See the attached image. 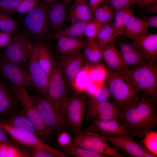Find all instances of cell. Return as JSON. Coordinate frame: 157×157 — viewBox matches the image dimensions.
<instances>
[{
  "instance_id": "9",
  "label": "cell",
  "mask_w": 157,
  "mask_h": 157,
  "mask_svg": "<svg viewBox=\"0 0 157 157\" xmlns=\"http://www.w3.org/2000/svg\"><path fill=\"white\" fill-rule=\"evenodd\" d=\"M49 6L39 4L27 14L23 21L28 35L35 40L41 39L47 32L49 22L48 17Z\"/></svg>"
},
{
  "instance_id": "34",
  "label": "cell",
  "mask_w": 157,
  "mask_h": 157,
  "mask_svg": "<svg viewBox=\"0 0 157 157\" xmlns=\"http://www.w3.org/2000/svg\"><path fill=\"white\" fill-rule=\"evenodd\" d=\"M113 23L104 24L98 33L95 40L103 50L112 40L113 34Z\"/></svg>"
},
{
  "instance_id": "43",
  "label": "cell",
  "mask_w": 157,
  "mask_h": 157,
  "mask_svg": "<svg viewBox=\"0 0 157 157\" xmlns=\"http://www.w3.org/2000/svg\"><path fill=\"white\" fill-rule=\"evenodd\" d=\"M39 0H22L18 7L16 13L20 14H27L39 4Z\"/></svg>"
},
{
  "instance_id": "5",
  "label": "cell",
  "mask_w": 157,
  "mask_h": 157,
  "mask_svg": "<svg viewBox=\"0 0 157 157\" xmlns=\"http://www.w3.org/2000/svg\"><path fill=\"white\" fill-rule=\"evenodd\" d=\"M86 103V98L83 93H72L59 107V110L75 135L81 130Z\"/></svg>"
},
{
  "instance_id": "38",
  "label": "cell",
  "mask_w": 157,
  "mask_h": 157,
  "mask_svg": "<svg viewBox=\"0 0 157 157\" xmlns=\"http://www.w3.org/2000/svg\"><path fill=\"white\" fill-rule=\"evenodd\" d=\"M31 156L34 157H65L68 156L64 151L54 148L51 149L33 148Z\"/></svg>"
},
{
  "instance_id": "33",
  "label": "cell",
  "mask_w": 157,
  "mask_h": 157,
  "mask_svg": "<svg viewBox=\"0 0 157 157\" xmlns=\"http://www.w3.org/2000/svg\"><path fill=\"white\" fill-rule=\"evenodd\" d=\"M94 17L104 24L112 22L114 18V11L106 3H103L94 11Z\"/></svg>"
},
{
  "instance_id": "15",
  "label": "cell",
  "mask_w": 157,
  "mask_h": 157,
  "mask_svg": "<svg viewBox=\"0 0 157 157\" xmlns=\"http://www.w3.org/2000/svg\"><path fill=\"white\" fill-rule=\"evenodd\" d=\"M57 61L72 89L76 76L86 64L83 53L62 55Z\"/></svg>"
},
{
  "instance_id": "28",
  "label": "cell",
  "mask_w": 157,
  "mask_h": 157,
  "mask_svg": "<svg viewBox=\"0 0 157 157\" xmlns=\"http://www.w3.org/2000/svg\"><path fill=\"white\" fill-rule=\"evenodd\" d=\"M133 15V10L130 7L114 12L112 41L115 40L116 38L121 35L127 21Z\"/></svg>"
},
{
  "instance_id": "45",
  "label": "cell",
  "mask_w": 157,
  "mask_h": 157,
  "mask_svg": "<svg viewBox=\"0 0 157 157\" xmlns=\"http://www.w3.org/2000/svg\"><path fill=\"white\" fill-rule=\"evenodd\" d=\"M12 34L1 32H0V48L7 47L12 40Z\"/></svg>"
},
{
  "instance_id": "30",
  "label": "cell",
  "mask_w": 157,
  "mask_h": 157,
  "mask_svg": "<svg viewBox=\"0 0 157 157\" xmlns=\"http://www.w3.org/2000/svg\"><path fill=\"white\" fill-rule=\"evenodd\" d=\"M88 22H81L72 23L69 26L56 33L53 35V38L57 40L62 37L81 38V36H83Z\"/></svg>"
},
{
  "instance_id": "50",
  "label": "cell",
  "mask_w": 157,
  "mask_h": 157,
  "mask_svg": "<svg viewBox=\"0 0 157 157\" xmlns=\"http://www.w3.org/2000/svg\"><path fill=\"white\" fill-rule=\"evenodd\" d=\"M156 1L157 0H138L136 4L141 8H145Z\"/></svg>"
},
{
  "instance_id": "12",
  "label": "cell",
  "mask_w": 157,
  "mask_h": 157,
  "mask_svg": "<svg viewBox=\"0 0 157 157\" xmlns=\"http://www.w3.org/2000/svg\"><path fill=\"white\" fill-rule=\"evenodd\" d=\"M37 51V43L34 44L28 60V67L32 86L47 98L49 77L38 62Z\"/></svg>"
},
{
  "instance_id": "22",
  "label": "cell",
  "mask_w": 157,
  "mask_h": 157,
  "mask_svg": "<svg viewBox=\"0 0 157 157\" xmlns=\"http://www.w3.org/2000/svg\"><path fill=\"white\" fill-rule=\"evenodd\" d=\"M115 41H111L108 46L103 50V59L107 67L120 72L127 67L115 44Z\"/></svg>"
},
{
  "instance_id": "48",
  "label": "cell",
  "mask_w": 157,
  "mask_h": 157,
  "mask_svg": "<svg viewBox=\"0 0 157 157\" xmlns=\"http://www.w3.org/2000/svg\"><path fill=\"white\" fill-rule=\"evenodd\" d=\"M104 1L105 0H89L88 4L93 14L95 10L104 3Z\"/></svg>"
},
{
  "instance_id": "51",
  "label": "cell",
  "mask_w": 157,
  "mask_h": 157,
  "mask_svg": "<svg viewBox=\"0 0 157 157\" xmlns=\"http://www.w3.org/2000/svg\"><path fill=\"white\" fill-rule=\"evenodd\" d=\"M8 139L7 133L0 127V144L6 142Z\"/></svg>"
},
{
  "instance_id": "21",
  "label": "cell",
  "mask_w": 157,
  "mask_h": 157,
  "mask_svg": "<svg viewBox=\"0 0 157 157\" xmlns=\"http://www.w3.org/2000/svg\"><path fill=\"white\" fill-rule=\"evenodd\" d=\"M66 6L62 2H57L49 6L48 17L49 24L55 33L62 29L66 18Z\"/></svg>"
},
{
  "instance_id": "29",
  "label": "cell",
  "mask_w": 157,
  "mask_h": 157,
  "mask_svg": "<svg viewBox=\"0 0 157 157\" xmlns=\"http://www.w3.org/2000/svg\"><path fill=\"white\" fill-rule=\"evenodd\" d=\"M37 44L38 62L49 77L52 70L53 63L50 52L45 44L41 42L37 43Z\"/></svg>"
},
{
  "instance_id": "2",
  "label": "cell",
  "mask_w": 157,
  "mask_h": 157,
  "mask_svg": "<svg viewBox=\"0 0 157 157\" xmlns=\"http://www.w3.org/2000/svg\"><path fill=\"white\" fill-rule=\"evenodd\" d=\"M119 72L139 94L148 95L157 101V65L146 63L126 68Z\"/></svg>"
},
{
  "instance_id": "13",
  "label": "cell",
  "mask_w": 157,
  "mask_h": 157,
  "mask_svg": "<svg viewBox=\"0 0 157 157\" xmlns=\"http://www.w3.org/2000/svg\"><path fill=\"white\" fill-rule=\"evenodd\" d=\"M21 105L17 96L15 88L0 75V119L15 113Z\"/></svg>"
},
{
  "instance_id": "46",
  "label": "cell",
  "mask_w": 157,
  "mask_h": 157,
  "mask_svg": "<svg viewBox=\"0 0 157 157\" xmlns=\"http://www.w3.org/2000/svg\"><path fill=\"white\" fill-rule=\"evenodd\" d=\"M141 19L148 28L150 27L157 28L156 15L144 16Z\"/></svg>"
},
{
  "instance_id": "18",
  "label": "cell",
  "mask_w": 157,
  "mask_h": 157,
  "mask_svg": "<svg viewBox=\"0 0 157 157\" xmlns=\"http://www.w3.org/2000/svg\"><path fill=\"white\" fill-rule=\"evenodd\" d=\"M110 136H120L131 134V132L117 120H98L92 122L85 130Z\"/></svg>"
},
{
  "instance_id": "40",
  "label": "cell",
  "mask_w": 157,
  "mask_h": 157,
  "mask_svg": "<svg viewBox=\"0 0 157 157\" xmlns=\"http://www.w3.org/2000/svg\"><path fill=\"white\" fill-rule=\"evenodd\" d=\"M110 97V93L107 85H104L97 90L89 101L94 103H101L109 101Z\"/></svg>"
},
{
  "instance_id": "41",
  "label": "cell",
  "mask_w": 157,
  "mask_h": 157,
  "mask_svg": "<svg viewBox=\"0 0 157 157\" xmlns=\"http://www.w3.org/2000/svg\"><path fill=\"white\" fill-rule=\"evenodd\" d=\"M22 0H0V11L8 14L16 13Z\"/></svg>"
},
{
  "instance_id": "17",
  "label": "cell",
  "mask_w": 157,
  "mask_h": 157,
  "mask_svg": "<svg viewBox=\"0 0 157 157\" xmlns=\"http://www.w3.org/2000/svg\"><path fill=\"white\" fill-rule=\"evenodd\" d=\"M117 44L119 54L127 68L147 63L141 50L133 41L121 40Z\"/></svg>"
},
{
  "instance_id": "16",
  "label": "cell",
  "mask_w": 157,
  "mask_h": 157,
  "mask_svg": "<svg viewBox=\"0 0 157 157\" xmlns=\"http://www.w3.org/2000/svg\"><path fill=\"white\" fill-rule=\"evenodd\" d=\"M121 109L109 101L96 103L89 101L87 103L86 117L92 122L98 120H117Z\"/></svg>"
},
{
  "instance_id": "42",
  "label": "cell",
  "mask_w": 157,
  "mask_h": 157,
  "mask_svg": "<svg viewBox=\"0 0 157 157\" xmlns=\"http://www.w3.org/2000/svg\"><path fill=\"white\" fill-rule=\"evenodd\" d=\"M138 0H105L104 2L110 5L114 12L122 10L130 7L137 3Z\"/></svg>"
},
{
  "instance_id": "14",
  "label": "cell",
  "mask_w": 157,
  "mask_h": 157,
  "mask_svg": "<svg viewBox=\"0 0 157 157\" xmlns=\"http://www.w3.org/2000/svg\"><path fill=\"white\" fill-rule=\"evenodd\" d=\"M96 133L104 140L110 142L118 151L130 157H142L146 149L142 142H137L129 135L116 137Z\"/></svg>"
},
{
  "instance_id": "1",
  "label": "cell",
  "mask_w": 157,
  "mask_h": 157,
  "mask_svg": "<svg viewBox=\"0 0 157 157\" xmlns=\"http://www.w3.org/2000/svg\"><path fill=\"white\" fill-rule=\"evenodd\" d=\"M139 95L135 105L121 110L117 121L130 131L131 137L143 138L157 126V101L148 95Z\"/></svg>"
},
{
  "instance_id": "7",
  "label": "cell",
  "mask_w": 157,
  "mask_h": 157,
  "mask_svg": "<svg viewBox=\"0 0 157 157\" xmlns=\"http://www.w3.org/2000/svg\"><path fill=\"white\" fill-rule=\"evenodd\" d=\"M72 90L57 61L53 60L52 70L49 76L47 99L59 110L62 102L72 94Z\"/></svg>"
},
{
  "instance_id": "32",
  "label": "cell",
  "mask_w": 157,
  "mask_h": 157,
  "mask_svg": "<svg viewBox=\"0 0 157 157\" xmlns=\"http://www.w3.org/2000/svg\"><path fill=\"white\" fill-rule=\"evenodd\" d=\"M88 65L90 81L103 86L106 80L107 72L106 67L101 63L93 65Z\"/></svg>"
},
{
  "instance_id": "55",
  "label": "cell",
  "mask_w": 157,
  "mask_h": 157,
  "mask_svg": "<svg viewBox=\"0 0 157 157\" xmlns=\"http://www.w3.org/2000/svg\"><path fill=\"white\" fill-rule=\"evenodd\" d=\"M65 0L66 2L69 3L71 1H72V0Z\"/></svg>"
},
{
  "instance_id": "56",
  "label": "cell",
  "mask_w": 157,
  "mask_h": 157,
  "mask_svg": "<svg viewBox=\"0 0 157 157\" xmlns=\"http://www.w3.org/2000/svg\"><path fill=\"white\" fill-rule=\"evenodd\" d=\"M44 0L47 1H53L55 0Z\"/></svg>"
},
{
  "instance_id": "4",
  "label": "cell",
  "mask_w": 157,
  "mask_h": 157,
  "mask_svg": "<svg viewBox=\"0 0 157 157\" xmlns=\"http://www.w3.org/2000/svg\"><path fill=\"white\" fill-rule=\"evenodd\" d=\"M15 90L22 110L35 127L38 137L45 140H49L55 132L44 123L31 95L24 87L15 88Z\"/></svg>"
},
{
  "instance_id": "47",
  "label": "cell",
  "mask_w": 157,
  "mask_h": 157,
  "mask_svg": "<svg viewBox=\"0 0 157 157\" xmlns=\"http://www.w3.org/2000/svg\"><path fill=\"white\" fill-rule=\"evenodd\" d=\"M102 87L90 81L87 86L85 93L91 97L95 93L97 89Z\"/></svg>"
},
{
  "instance_id": "11",
  "label": "cell",
  "mask_w": 157,
  "mask_h": 157,
  "mask_svg": "<svg viewBox=\"0 0 157 157\" xmlns=\"http://www.w3.org/2000/svg\"><path fill=\"white\" fill-rule=\"evenodd\" d=\"M1 74L15 88L32 86L28 66L8 61L3 58L0 66Z\"/></svg>"
},
{
  "instance_id": "52",
  "label": "cell",
  "mask_w": 157,
  "mask_h": 157,
  "mask_svg": "<svg viewBox=\"0 0 157 157\" xmlns=\"http://www.w3.org/2000/svg\"><path fill=\"white\" fill-rule=\"evenodd\" d=\"M142 157H156V156L146 149Z\"/></svg>"
},
{
  "instance_id": "37",
  "label": "cell",
  "mask_w": 157,
  "mask_h": 157,
  "mask_svg": "<svg viewBox=\"0 0 157 157\" xmlns=\"http://www.w3.org/2000/svg\"><path fill=\"white\" fill-rule=\"evenodd\" d=\"M142 143L145 148L156 157L157 156V131L151 130L144 137Z\"/></svg>"
},
{
  "instance_id": "6",
  "label": "cell",
  "mask_w": 157,
  "mask_h": 157,
  "mask_svg": "<svg viewBox=\"0 0 157 157\" xmlns=\"http://www.w3.org/2000/svg\"><path fill=\"white\" fill-rule=\"evenodd\" d=\"M35 91L31 96L46 125L55 133L66 130L69 126L61 112L50 100Z\"/></svg>"
},
{
  "instance_id": "26",
  "label": "cell",
  "mask_w": 157,
  "mask_h": 157,
  "mask_svg": "<svg viewBox=\"0 0 157 157\" xmlns=\"http://www.w3.org/2000/svg\"><path fill=\"white\" fill-rule=\"evenodd\" d=\"M148 28L141 19L136 18L133 15L127 21L121 35L133 40L147 33Z\"/></svg>"
},
{
  "instance_id": "54",
  "label": "cell",
  "mask_w": 157,
  "mask_h": 157,
  "mask_svg": "<svg viewBox=\"0 0 157 157\" xmlns=\"http://www.w3.org/2000/svg\"><path fill=\"white\" fill-rule=\"evenodd\" d=\"M2 58H3V55L1 53H0V66L1 63L2 61Z\"/></svg>"
},
{
  "instance_id": "27",
  "label": "cell",
  "mask_w": 157,
  "mask_h": 157,
  "mask_svg": "<svg viewBox=\"0 0 157 157\" xmlns=\"http://www.w3.org/2000/svg\"><path fill=\"white\" fill-rule=\"evenodd\" d=\"M86 64L95 65L103 59V50L95 39H88L83 49Z\"/></svg>"
},
{
  "instance_id": "44",
  "label": "cell",
  "mask_w": 157,
  "mask_h": 157,
  "mask_svg": "<svg viewBox=\"0 0 157 157\" xmlns=\"http://www.w3.org/2000/svg\"><path fill=\"white\" fill-rule=\"evenodd\" d=\"M72 138L69 133L66 130L62 131L58 133L57 136V142L62 148H65L71 145Z\"/></svg>"
},
{
  "instance_id": "10",
  "label": "cell",
  "mask_w": 157,
  "mask_h": 157,
  "mask_svg": "<svg viewBox=\"0 0 157 157\" xmlns=\"http://www.w3.org/2000/svg\"><path fill=\"white\" fill-rule=\"evenodd\" d=\"M33 45L31 38L27 33H17L13 36L11 42L6 47L3 58L17 63H26Z\"/></svg>"
},
{
  "instance_id": "20",
  "label": "cell",
  "mask_w": 157,
  "mask_h": 157,
  "mask_svg": "<svg viewBox=\"0 0 157 157\" xmlns=\"http://www.w3.org/2000/svg\"><path fill=\"white\" fill-rule=\"evenodd\" d=\"M133 42L141 50L148 63L157 65V33L144 34Z\"/></svg>"
},
{
  "instance_id": "36",
  "label": "cell",
  "mask_w": 157,
  "mask_h": 157,
  "mask_svg": "<svg viewBox=\"0 0 157 157\" xmlns=\"http://www.w3.org/2000/svg\"><path fill=\"white\" fill-rule=\"evenodd\" d=\"M17 21L9 14L0 11V30L11 34L15 33L18 28Z\"/></svg>"
},
{
  "instance_id": "3",
  "label": "cell",
  "mask_w": 157,
  "mask_h": 157,
  "mask_svg": "<svg viewBox=\"0 0 157 157\" xmlns=\"http://www.w3.org/2000/svg\"><path fill=\"white\" fill-rule=\"evenodd\" d=\"M106 67V80L112 102L123 110L135 105L140 99L138 93L119 72Z\"/></svg>"
},
{
  "instance_id": "24",
  "label": "cell",
  "mask_w": 157,
  "mask_h": 157,
  "mask_svg": "<svg viewBox=\"0 0 157 157\" xmlns=\"http://www.w3.org/2000/svg\"><path fill=\"white\" fill-rule=\"evenodd\" d=\"M57 40L56 50L61 55L74 53L80 51L86 42L81 38L62 37Z\"/></svg>"
},
{
  "instance_id": "53",
  "label": "cell",
  "mask_w": 157,
  "mask_h": 157,
  "mask_svg": "<svg viewBox=\"0 0 157 157\" xmlns=\"http://www.w3.org/2000/svg\"><path fill=\"white\" fill-rule=\"evenodd\" d=\"M87 1V0H75L74 2H78L81 1Z\"/></svg>"
},
{
  "instance_id": "23",
  "label": "cell",
  "mask_w": 157,
  "mask_h": 157,
  "mask_svg": "<svg viewBox=\"0 0 157 157\" xmlns=\"http://www.w3.org/2000/svg\"><path fill=\"white\" fill-rule=\"evenodd\" d=\"M94 18L87 1L74 2L72 5L68 18L71 24L84 22H88Z\"/></svg>"
},
{
  "instance_id": "35",
  "label": "cell",
  "mask_w": 157,
  "mask_h": 157,
  "mask_svg": "<svg viewBox=\"0 0 157 157\" xmlns=\"http://www.w3.org/2000/svg\"><path fill=\"white\" fill-rule=\"evenodd\" d=\"M63 151L68 155H71L77 157H108V156L94 152L80 147L70 145L62 149Z\"/></svg>"
},
{
  "instance_id": "39",
  "label": "cell",
  "mask_w": 157,
  "mask_h": 157,
  "mask_svg": "<svg viewBox=\"0 0 157 157\" xmlns=\"http://www.w3.org/2000/svg\"><path fill=\"white\" fill-rule=\"evenodd\" d=\"M104 25L94 17L87 23L83 36L88 39H95Z\"/></svg>"
},
{
  "instance_id": "25",
  "label": "cell",
  "mask_w": 157,
  "mask_h": 157,
  "mask_svg": "<svg viewBox=\"0 0 157 157\" xmlns=\"http://www.w3.org/2000/svg\"><path fill=\"white\" fill-rule=\"evenodd\" d=\"M21 114H17L15 113L10 115L8 119L5 121L14 128L26 134L38 137L36 130L33 124L24 114L23 110Z\"/></svg>"
},
{
  "instance_id": "31",
  "label": "cell",
  "mask_w": 157,
  "mask_h": 157,
  "mask_svg": "<svg viewBox=\"0 0 157 157\" xmlns=\"http://www.w3.org/2000/svg\"><path fill=\"white\" fill-rule=\"evenodd\" d=\"M90 81L88 72V65L86 64L75 78L72 90L76 93H83L85 92Z\"/></svg>"
},
{
  "instance_id": "49",
  "label": "cell",
  "mask_w": 157,
  "mask_h": 157,
  "mask_svg": "<svg viewBox=\"0 0 157 157\" xmlns=\"http://www.w3.org/2000/svg\"><path fill=\"white\" fill-rule=\"evenodd\" d=\"M145 8V13L149 14H155L157 13V1Z\"/></svg>"
},
{
  "instance_id": "8",
  "label": "cell",
  "mask_w": 157,
  "mask_h": 157,
  "mask_svg": "<svg viewBox=\"0 0 157 157\" xmlns=\"http://www.w3.org/2000/svg\"><path fill=\"white\" fill-rule=\"evenodd\" d=\"M72 145L86 149L108 157H122L123 156L115 148L96 133L88 131H81L72 138Z\"/></svg>"
},
{
  "instance_id": "19",
  "label": "cell",
  "mask_w": 157,
  "mask_h": 157,
  "mask_svg": "<svg viewBox=\"0 0 157 157\" xmlns=\"http://www.w3.org/2000/svg\"><path fill=\"white\" fill-rule=\"evenodd\" d=\"M0 127L15 141L22 145L31 147L33 148L50 149L53 148L43 142L38 137L26 134L14 128L5 121L0 119Z\"/></svg>"
}]
</instances>
